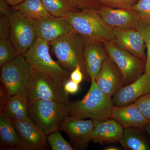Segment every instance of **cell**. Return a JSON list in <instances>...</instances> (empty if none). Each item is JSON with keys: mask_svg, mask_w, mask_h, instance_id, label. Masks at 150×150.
<instances>
[{"mask_svg": "<svg viewBox=\"0 0 150 150\" xmlns=\"http://www.w3.org/2000/svg\"><path fill=\"white\" fill-rule=\"evenodd\" d=\"M68 116L84 119L100 121L110 118L112 105V98L100 90L96 79H91V85L82 99L67 103Z\"/></svg>", "mask_w": 150, "mask_h": 150, "instance_id": "1", "label": "cell"}, {"mask_svg": "<svg viewBox=\"0 0 150 150\" xmlns=\"http://www.w3.org/2000/svg\"><path fill=\"white\" fill-rule=\"evenodd\" d=\"M63 18L69 22L74 31L88 40L103 43L113 41L115 38L113 29L103 19L98 8L70 12Z\"/></svg>", "mask_w": 150, "mask_h": 150, "instance_id": "2", "label": "cell"}, {"mask_svg": "<svg viewBox=\"0 0 150 150\" xmlns=\"http://www.w3.org/2000/svg\"><path fill=\"white\" fill-rule=\"evenodd\" d=\"M49 43L37 38L33 46L25 54L24 58L33 70L46 76L64 87L70 79L71 72L54 61L49 51Z\"/></svg>", "mask_w": 150, "mask_h": 150, "instance_id": "3", "label": "cell"}, {"mask_svg": "<svg viewBox=\"0 0 150 150\" xmlns=\"http://www.w3.org/2000/svg\"><path fill=\"white\" fill-rule=\"evenodd\" d=\"M30 119L45 135L60 131L68 116L67 103L47 100H36L30 105Z\"/></svg>", "mask_w": 150, "mask_h": 150, "instance_id": "4", "label": "cell"}, {"mask_svg": "<svg viewBox=\"0 0 150 150\" xmlns=\"http://www.w3.org/2000/svg\"><path fill=\"white\" fill-rule=\"evenodd\" d=\"M86 38L73 31L49 43L59 64L65 69L72 71L81 66L84 76L89 78L84 60L83 50Z\"/></svg>", "mask_w": 150, "mask_h": 150, "instance_id": "5", "label": "cell"}, {"mask_svg": "<svg viewBox=\"0 0 150 150\" xmlns=\"http://www.w3.org/2000/svg\"><path fill=\"white\" fill-rule=\"evenodd\" d=\"M32 68L24 56L19 55L1 67V81L7 95L28 96Z\"/></svg>", "mask_w": 150, "mask_h": 150, "instance_id": "6", "label": "cell"}, {"mask_svg": "<svg viewBox=\"0 0 150 150\" xmlns=\"http://www.w3.org/2000/svg\"><path fill=\"white\" fill-rule=\"evenodd\" d=\"M5 14L10 23L9 40L19 55L24 56L37 39L33 20L11 7Z\"/></svg>", "mask_w": 150, "mask_h": 150, "instance_id": "7", "label": "cell"}, {"mask_svg": "<svg viewBox=\"0 0 150 150\" xmlns=\"http://www.w3.org/2000/svg\"><path fill=\"white\" fill-rule=\"evenodd\" d=\"M103 43L108 56L122 74L124 86L135 81L144 73L145 61L116 46L112 41Z\"/></svg>", "mask_w": 150, "mask_h": 150, "instance_id": "8", "label": "cell"}, {"mask_svg": "<svg viewBox=\"0 0 150 150\" xmlns=\"http://www.w3.org/2000/svg\"><path fill=\"white\" fill-rule=\"evenodd\" d=\"M28 98L29 105L40 100L67 103L70 101L69 94L65 92L64 87L46 76L33 71L28 87Z\"/></svg>", "mask_w": 150, "mask_h": 150, "instance_id": "9", "label": "cell"}, {"mask_svg": "<svg viewBox=\"0 0 150 150\" xmlns=\"http://www.w3.org/2000/svg\"><path fill=\"white\" fill-rule=\"evenodd\" d=\"M94 120H85L67 116L60 128L69 137L74 149H84L92 142Z\"/></svg>", "mask_w": 150, "mask_h": 150, "instance_id": "10", "label": "cell"}, {"mask_svg": "<svg viewBox=\"0 0 150 150\" xmlns=\"http://www.w3.org/2000/svg\"><path fill=\"white\" fill-rule=\"evenodd\" d=\"M35 35L37 38L51 43L74 31L67 20L54 16L33 20Z\"/></svg>", "mask_w": 150, "mask_h": 150, "instance_id": "11", "label": "cell"}, {"mask_svg": "<svg viewBox=\"0 0 150 150\" xmlns=\"http://www.w3.org/2000/svg\"><path fill=\"white\" fill-rule=\"evenodd\" d=\"M98 11L105 23L112 28L137 29L139 22V13L133 10L111 8L100 5Z\"/></svg>", "mask_w": 150, "mask_h": 150, "instance_id": "12", "label": "cell"}, {"mask_svg": "<svg viewBox=\"0 0 150 150\" xmlns=\"http://www.w3.org/2000/svg\"><path fill=\"white\" fill-rule=\"evenodd\" d=\"M12 122L21 141L18 150H43L48 147L47 136L38 129L30 119Z\"/></svg>", "mask_w": 150, "mask_h": 150, "instance_id": "13", "label": "cell"}, {"mask_svg": "<svg viewBox=\"0 0 150 150\" xmlns=\"http://www.w3.org/2000/svg\"><path fill=\"white\" fill-rule=\"evenodd\" d=\"M96 81L102 92L111 98L124 86L123 76L120 70L109 56L103 62Z\"/></svg>", "mask_w": 150, "mask_h": 150, "instance_id": "14", "label": "cell"}, {"mask_svg": "<svg viewBox=\"0 0 150 150\" xmlns=\"http://www.w3.org/2000/svg\"><path fill=\"white\" fill-rule=\"evenodd\" d=\"M150 93V77L144 73L135 81L124 86L112 97V105L122 107L134 103L145 95Z\"/></svg>", "mask_w": 150, "mask_h": 150, "instance_id": "15", "label": "cell"}, {"mask_svg": "<svg viewBox=\"0 0 150 150\" xmlns=\"http://www.w3.org/2000/svg\"><path fill=\"white\" fill-rule=\"evenodd\" d=\"M112 29L115 38L112 42L116 46L146 62V44L143 35L138 30L116 28Z\"/></svg>", "mask_w": 150, "mask_h": 150, "instance_id": "16", "label": "cell"}, {"mask_svg": "<svg viewBox=\"0 0 150 150\" xmlns=\"http://www.w3.org/2000/svg\"><path fill=\"white\" fill-rule=\"evenodd\" d=\"M87 39V38H86ZM84 60L90 79H96L108 54L103 43L87 39L83 50Z\"/></svg>", "mask_w": 150, "mask_h": 150, "instance_id": "17", "label": "cell"}, {"mask_svg": "<svg viewBox=\"0 0 150 150\" xmlns=\"http://www.w3.org/2000/svg\"><path fill=\"white\" fill-rule=\"evenodd\" d=\"M110 118L117 121L123 129L143 130L150 123L134 103L122 107L113 106Z\"/></svg>", "mask_w": 150, "mask_h": 150, "instance_id": "18", "label": "cell"}, {"mask_svg": "<svg viewBox=\"0 0 150 150\" xmlns=\"http://www.w3.org/2000/svg\"><path fill=\"white\" fill-rule=\"evenodd\" d=\"M92 141L100 144L119 142L123 134V127L112 118L100 121L94 120Z\"/></svg>", "mask_w": 150, "mask_h": 150, "instance_id": "19", "label": "cell"}, {"mask_svg": "<svg viewBox=\"0 0 150 150\" xmlns=\"http://www.w3.org/2000/svg\"><path fill=\"white\" fill-rule=\"evenodd\" d=\"M28 96L17 95L9 97L2 109V113L11 121L30 120Z\"/></svg>", "mask_w": 150, "mask_h": 150, "instance_id": "20", "label": "cell"}, {"mask_svg": "<svg viewBox=\"0 0 150 150\" xmlns=\"http://www.w3.org/2000/svg\"><path fill=\"white\" fill-rule=\"evenodd\" d=\"M0 139L2 149L18 150L21 141L18 132L10 119L2 113L0 115Z\"/></svg>", "mask_w": 150, "mask_h": 150, "instance_id": "21", "label": "cell"}, {"mask_svg": "<svg viewBox=\"0 0 150 150\" xmlns=\"http://www.w3.org/2000/svg\"><path fill=\"white\" fill-rule=\"evenodd\" d=\"M142 130L129 128L123 130L119 142L126 150H150V144L141 134Z\"/></svg>", "mask_w": 150, "mask_h": 150, "instance_id": "22", "label": "cell"}, {"mask_svg": "<svg viewBox=\"0 0 150 150\" xmlns=\"http://www.w3.org/2000/svg\"><path fill=\"white\" fill-rule=\"evenodd\" d=\"M11 7L32 20L45 18L51 16L46 10L42 0H24L17 5Z\"/></svg>", "mask_w": 150, "mask_h": 150, "instance_id": "23", "label": "cell"}, {"mask_svg": "<svg viewBox=\"0 0 150 150\" xmlns=\"http://www.w3.org/2000/svg\"><path fill=\"white\" fill-rule=\"evenodd\" d=\"M45 8L50 14L56 17H63L70 12L80 10L75 8L67 0H42Z\"/></svg>", "mask_w": 150, "mask_h": 150, "instance_id": "24", "label": "cell"}, {"mask_svg": "<svg viewBox=\"0 0 150 150\" xmlns=\"http://www.w3.org/2000/svg\"><path fill=\"white\" fill-rule=\"evenodd\" d=\"M19 56L9 39L0 40V67Z\"/></svg>", "mask_w": 150, "mask_h": 150, "instance_id": "25", "label": "cell"}, {"mask_svg": "<svg viewBox=\"0 0 150 150\" xmlns=\"http://www.w3.org/2000/svg\"><path fill=\"white\" fill-rule=\"evenodd\" d=\"M47 139L53 150H74V149L64 139L60 131L47 135Z\"/></svg>", "mask_w": 150, "mask_h": 150, "instance_id": "26", "label": "cell"}, {"mask_svg": "<svg viewBox=\"0 0 150 150\" xmlns=\"http://www.w3.org/2000/svg\"><path fill=\"white\" fill-rule=\"evenodd\" d=\"M129 9L138 12L140 21L146 24H150V0H140L137 4Z\"/></svg>", "mask_w": 150, "mask_h": 150, "instance_id": "27", "label": "cell"}, {"mask_svg": "<svg viewBox=\"0 0 150 150\" xmlns=\"http://www.w3.org/2000/svg\"><path fill=\"white\" fill-rule=\"evenodd\" d=\"M140 0H99L100 5L115 8L129 9Z\"/></svg>", "mask_w": 150, "mask_h": 150, "instance_id": "28", "label": "cell"}, {"mask_svg": "<svg viewBox=\"0 0 150 150\" xmlns=\"http://www.w3.org/2000/svg\"><path fill=\"white\" fill-rule=\"evenodd\" d=\"M134 103L145 118L150 122V93L140 98Z\"/></svg>", "mask_w": 150, "mask_h": 150, "instance_id": "29", "label": "cell"}, {"mask_svg": "<svg viewBox=\"0 0 150 150\" xmlns=\"http://www.w3.org/2000/svg\"><path fill=\"white\" fill-rule=\"evenodd\" d=\"M70 4L79 10L86 8H98L99 0H67Z\"/></svg>", "mask_w": 150, "mask_h": 150, "instance_id": "30", "label": "cell"}, {"mask_svg": "<svg viewBox=\"0 0 150 150\" xmlns=\"http://www.w3.org/2000/svg\"><path fill=\"white\" fill-rule=\"evenodd\" d=\"M11 25L6 14H0V39H9Z\"/></svg>", "mask_w": 150, "mask_h": 150, "instance_id": "31", "label": "cell"}, {"mask_svg": "<svg viewBox=\"0 0 150 150\" xmlns=\"http://www.w3.org/2000/svg\"><path fill=\"white\" fill-rule=\"evenodd\" d=\"M137 29L141 33L145 41L150 43V23L146 24L140 21L137 25Z\"/></svg>", "mask_w": 150, "mask_h": 150, "instance_id": "32", "label": "cell"}, {"mask_svg": "<svg viewBox=\"0 0 150 150\" xmlns=\"http://www.w3.org/2000/svg\"><path fill=\"white\" fill-rule=\"evenodd\" d=\"M84 76L81 66L78 65L71 72L70 79L76 83L80 84L82 81Z\"/></svg>", "mask_w": 150, "mask_h": 150, "instance_id": "33", "label": "cell"}, {"mask_svg": "<svg viewBox=\"0 0 150 150\" xmlns=\"http://www.w3.org/2000/svg\"><path fill=\"white\" fill-rule=\"evenodd\" d=\"M64 88L67 93L74 94L79 91V84L76 83L70 79L64 84Z\"/></svg>", "mask_w": 150, "mask_h": 150, "instance_id": "34", "label": "cell"}, {"mask_svg": "<svg viewBox=\"0 0 150 150\" xmlns=\"http://www.w3.org/2000/svg\"><path fill=\"white\" fill-rule=\"evenodd\" d=\"M4 0H0V14H5L10 7Z\"/></svg>", "mask_w": 150, "mask_h": 150, "instance_id": "35", "label": "cell"}, {"mask_svg": "<svg viewBox=\"0 0 150 150\" xmlns=\"http://www.w3.org/2000/svg\"><path fill=\"white\" fill-rule=\"evenodd\" d=\"M4 1L8 4L11 7L17 5L22 2L24 0H4Z\"/></svg>", "mask_w": 150, "mask_h": 150, "instance_id": "36", "label": "cell"}, {"mask_svg": "<svg viewBox=\"0 0 150 150\" xmlns=\"http://www.w3.org/2000/svg\"><path fill=\"white\" fill-rule=\"evenodd\" d=\"M144 130L147 132V133L149 134L150 137V123L145 126Z\"/></svg>", "mask_w": 150, "mask_h": 150, "instance_id": "37", "label": "cell"}, {"mask_svg": "<svg viewBox=\"0 0 150 150\" xmlns=\"http://www.w3.org/2000/svg\"><path fill=\"white\" fill-rule=\"evenodd\" d=\"M105 150H118L119 149L118 148L115 147H108L105 148Z\"/></svg>", "mask_w": 150, "mask_h": 150, "instance_id": "38", "label": "cell"}]
</instances>
